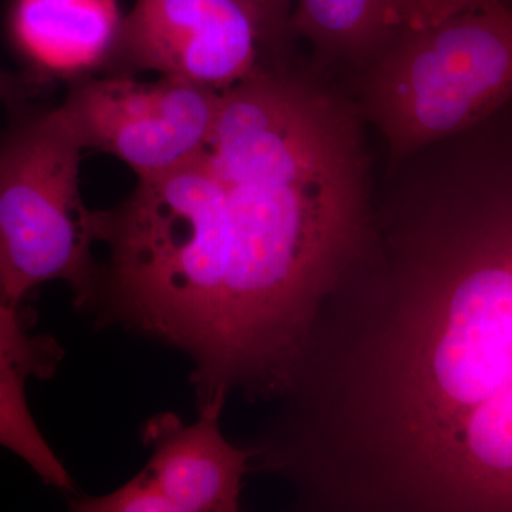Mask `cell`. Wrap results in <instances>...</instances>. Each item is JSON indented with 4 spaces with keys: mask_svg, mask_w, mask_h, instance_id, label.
I'll use <instances>...</instances> for the list:
<instances>
[{
    "mask_svg": "<svg viewBox=\"0 0 512 512\" xmlns=\"http://www.w3.org/2000/svg\"><path fill=\"white\" fill-rule=\"evenodd\" d=\"M320 303L251 473L302 512L512 511L510 120L417 151Z\"/></svg>",
    "mask_w": 512,
    "mask_h": 512,
    "instance_id": "obj_1",
    "label": "cell"
},
{
    "mask_svg": "<svg viewBox=\"0 0 512 512\" xmlns=\"http://www.w3.org/2000/svg\"><path fill=\"white\" fill-rule=\"evenodd\" d=\"M356 106L258 67L221 93L202 157L225 192L222 319L266 353L298 349L372 237L370 158Z\"/></svg>",
    "mask_w": 512,
    "mask_h": 512,
    "instance_id": "obj_2",
    "label": "cell"
},
{
    "mask_svg": "<svg viewBox=\"0 0 512 512\" xmlns=\"http://www.w3.org/2000/svg\"><path fill=\"white\" fill-rule=\"evenodd\" d=\"M96 242L109 248L94 303L104 318L183 350L197 396L210 384L220 348L228 266L224 188L200 156L138 178L116 208L92 210Z\"/></svg>",
    "mask_w": 512,
    "mask_h": 512,
    "instance_id": "obj_3",
    "label": "cell"
},
{
    "mask_svg": "<svg viewBox=\"0 0 512 512\" xmlns=\"http://www.w3.org/2000/svg\"><path fill=\"white\" fill-rule=\"evenodd\" d=\"M366 69L357 110L383 134L390 173L417 151L508 106L510 5L468 10L427 28L400 29Z\"/></svg>",
    "mask_w": 512,
    "mask_h": 512,
    "instance_id": "obj_4",
    "label": "cell"
},
{
    "mask_svg": "<svg viewBox=\"0 0 512 512\" xmlns=\"http://www.w3.org/2000/svg\"><path fill=\"white\" fill-rule=\"evenodd\" d=\"M0 133V293L20 306L36 286L64 281L92 305L99 281L92 210L80 194L83 148L57 107H9Z\"/></svg>",
    "mask_w": 512,
    "mask_h": 512,
    "instance_id": "obj_5",
    "label": "cell"
},
{
    "mask_svg": "<svg viewBox=\"0 0 512 512\" xmlns=\"http://www.w3.org/2000/svg\"><path fill=\"white\" fill-rule=\"evenodd\" d=\"M221 93L174 77L140 82L130 74H89L72 80L57 109L83 150L117 157L148 178L200 156Z\"/></svg>",
    "mask_w": 512,
    "mask_h": 512,
    "instance_id": "obj_6",
    "label": "cell"
},
{
    "mask_svg": "<svg viewBox=\"0 0 512 512\" xmlns=\"http://www.w3.org/2000/svg\"><path fill=\"white\" fill-rule=\"evenodd\" d=\"M259 53L239 0H136L101 73L156 72L224 92L254 72Z\"/></svg>",
    "mask_w": 512,
    "mask_h": 512,
    "instance_id": "obj_7",
    "label": "cell"
},
{
    "mask_svg": "<svg viewBox=\"0 0 512 512\" xmlns=\"http://www.w3.org/2000/svg\"><path fill=\"white\" fill-rule=\"evenodd\" d=\"M227 397L198 406L200 416L184 424L177 414H158L144 427L153 448L146 470L175 512H235L242 481L251 473L252 451L237 447L221 431Z\"/></svg>",
    "mask_w": 512,
    "mask_h": 512,
    "instance_id": "obj_8",
    "label": "cell"
},
{
    "mask_svg": "<svg viewBox=\"0 0 512 512\" xmlns=\"http://www.w3.org/2000/svg\"><path fill=\"white\" fill-rule=\"evenodd\" d=\"M121 19L116 0H16L13 42L43 82L103 70Z\"/></svg>",
    "mask_w": 512,
    "mask_h": 512,
    "instance_id": "obj_9",
    "label": "cell"
},
{
    "mask_svg": "<svg viewBox=\"0 0 512 512\" xmlns=\"http://www.w3.org/2000/svg\"><path fill=\"white\" fill-rule=\"evenodd\" d=\"M20 306L0 303V446L12 451L59 490L73 491V480L29 410L30 377L47 379L56 372L62 350L52 338L30 335Z\"/></svg>",
    "mask_w": 512,
    "mask_h": 512,
    "instance_id": "obj_10",
    "label": "cell"
},
{
    "mask_svg": "<svg viewBox=\"0 0 512 512\" xmlns=\"http://www.w3.org/2000/svg\"><path fill=\"white\" fill-rule=\"evenodd\" d=\"M291 29L323 57L362 67L375 62L400 30L389 0H295Z\"/></svg>",
    "mask_w": 512,
    "mask_h": 512,
    "instance_id": "obj_11",
    "label": "cell"
},
{
    "mask_svg": "<svg viewBox=\"0 0 512 512\" xmlns=\"http://www.w3.org/2000/svg\"><path fill=\"white\" fill-rule=\"evenodd\" d=\"M83 512H175L163 490L146 468L113 493L86 497L73 503Z\"/></svg>",
    "mask_w": 512,
    "mask_h": 512,
    "instance_id": "obj_12",
    "label": "cell"
},
{
    "mask_svg": "<svg viewBox=\"0 0 512 512\" xmlns=\"http://www.w3.org/2000/svg\"><path fill=\"white\" fill-rule=\"evenodd\" d=\"M497 3H508V0H389V8L397 28L421 29L458 13Z\"/></svg>",
    "mask_w": 512,
    "mask_h": 512,
    "instance_id": "obj_13",
    "label": "cell"
},
{
    "mask_svg": "<svg viewBox=\"0 0 512 512\" xmlns=\"http://www.w3.org/2000/svg\"><path fill=\"white\" fill-rule=\"evenodd\" d=\"M254 19L261 50L278 52L292 33L291 16L295 0H239Z\"/></svg>",
    "mask_w": 512,
    "mask_h": 512,
    "instance_id": "obj_14",
    "label": "cell"
},
{
    "mask_svg": "<svg viewBox=\"0 0 512 512\" xmlns=\"http://www.w3.org/2000/svg\"><path fill=\"white\" fill-rule=\"evenodd\" d=\"M49 83L30 72L13 73L0 67V104L13 107L39 96Z\"/></svg>",
    "mask_w": 512,
    "mask_h": 512,
    "instance_id": "obj_15",
    "label": "cell"
},
{
    "mask_svg": "<svg viewBox=\"0 0 512 512\" xmlns=\"http://www.w3.org/2000/svg\"><path fill=\"white\" fill-rule=\"evenodd\" d=\"M0 303H3V301H2V293H0Z\"/></svg>",
    "mask_w": 512,
    "mask_h": 512,
    "instance_id": "obj_16",
    "label": "cell"
}]
</instances>
